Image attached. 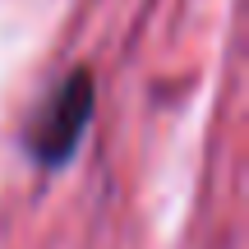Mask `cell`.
<instances>
[{"label":"cell","mask_w":249,"mask_h":249,"mask_svg":"<svg viewBox=\"0 0 249 249\" xmlns=\"http://www.w3.org/2000/svg\"><path fill=\"white\" fill-rule=\"evenodd\" d=\"M92 120V79L88 74H70L60 88L51 92V102L42 107V116L33 124V152L42 166H60L74 148H79L83 129Z\"/></svg>","instance_id":"6da1fadb"}]
</instances>
